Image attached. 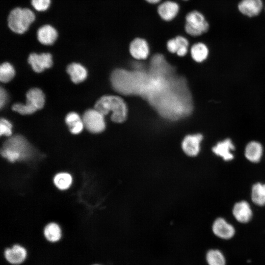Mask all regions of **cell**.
I'll return each instance as SVG.
<instances>
[{
  "label": "cell",
  "instance_id": "24",
  "mask_svg": "<svg viewBox=\"0 0 265 265\" xmlns=\"http://www.w3.org/2000/svg\"><path fill=\"white\" fill-rule=\"evenodd\" d=\"M15 70L8 62L1 64L0 67V80L2 82H7L15 76Z\"/></svg>",
  "mask_w": 265,
  "mask_h": 265
},
{
  "label": "cell",
  "instance_id": "3",
  "mask_svg": "<svg viewBox=\"0 0 265 265\" xmlns=\"http://www.w3.org/2000/svg\"><path fill=\"white\" fill-rule=\"evenodd\" d=\"M29 150L30 146L26 139L21 135H16L5 141L1 154L9 161L14 162L26 157Z\"/></svg>",
  "mask_w": 265,
  "mask_h": 265
},
{
  "label": "cell",
  "instance_id": "35",
  "mask_svg": "<svg viewBox=\"0 0 265 265\" xmlns=\"http://www.w3.org/2000/svg\"></svg>",
  "mask_w": 265,
  "mask_h": 265
},
{
  "label": "cell",
  "instance_id": "15",
  "mask_svg": "<svg viewBox=\"0 0 265 265\" xmlns=\"http://www.w3.org/2000/svg\"><path fill=\"white\" fill-rule=\"evenodd\" d=\"M235 146L229 138L218 142L212 148V152L217 156H220L225 161H229L234 159V155L231 151L234 150Z\"/></svg>",
  "mask_w": 265,
  "mask_h": 265
},
{
  "label": "cell",
  "instance_id": "32",
  "mask_svg": "<svg viewBox=\"0 0 265 265\" xmlns=\"http://www.w3.org/2000/svg\"><path fill=\"white\" fill-rule=\"evenodd\" d=\"M148 3H151V4H156L159 2L160 0H145Z\"/></svg>",
  "mask_w": 265,
  "mask_h": 265
},
{
  "label": "cell",
  "instance_id": "33",
  "mask_svg": "<svg viewBox=\"0 0 265 265\" xmlns=\"http://www.w3.org/2000/svg\"><path fill=\"white\" fill-rule=\"evenodd\" d=\"M264 9H265V5H264Z\"/></svg>",
  "mask_w": 265,
  "mask_h": 265
},
{
  "label": "cell",
  "instance_id": "4",
  "mask_svg": "<svg viewBox=\"0 0 265 265\" xmlns=\"http://www.w3.org/2000/svg\"><path fill=\"white\" fill-rule=\"evenodd\" d=\"M25 104L16 103L12 106L13 110L22 115L31 114L41 109L45 104V96L41 90L37 88L29 89L26 94Z\"/></svg>",
  "mask_w": 265,
  "mask_h": 265
},
{
  "label": "cell",
  "instance_id": "25",
  "mask_svg": "<svg viewBox=\"0 0 265 265\" xmlns=\"http://www.w3.org/2000/svg\"><path fill=\"white\" fill-rule=\"evenodd\" d=\"M51 0H30L32 7L38 12L47 11L51 6Z\"/></svg>",
  "mask_w": 265,
  "mask_h": 265
},
{
  "label": "cell",
  "instance_id": "18",
  "mask_svg": "<svg viewBox=\"0 0 265 265\" xmlns=\"http://www.w3.org/2000/svg\"><path fill=\"white\" fill-rule=\"evenodd\" d=\"M66 71L70 76L72 81L75 83L83 81L87 77L86 69L79 63H73L69 64Z\"/></svg>",
  "mask_w": 265,
  "mask_h": 265
},
{
  "label": "cell",
  "instance_id": "9",
  "mask_svg": "<svg viewBox=\"0 0 265 265\" xmlns=\"http://www.w3.org/2000/svg\"><path fill=\"white\" fill-rule=\"evenodd\" d=\"M264 8L262 0H241L238 4L239 12L250 18L259 15Z\"/></svg>",
  "mask_w": 265,
  "mask_h": 265
},
{
  "label": "cell",
  "instance_id": "26",
  "mask_svg": "<svg viewBox=\"0 0 265 265\" xmlns=\"http://www.w3.org/2000/svg\"><path fill=\"white\" fill-rule=\"evenodd\" d=\"M175 38L178 44V50L176 53L179 56H183L187 52L188 41L186 38L182 36H178Z\"/></svg>",
  "mask_w": 265,
  "mask_h": 265
},
{
  "label": "cell",
  "instance_id": "11",
  "mask_svg": "<svg viewBox=\"0 0 265 265\" xmlns=\"http://www.w3.org/2000/svg\"><path fill=\"white\" fill-rule=\"evenodd\" d=\"M38 41L44 45H51L56 40L58 33L56 29L50 24H45L39 27L36 31Z\"/></svg>",
  "mask_w": 265,
  "mask_h": 265
},
{
  "label": "cell",
  "instance_id": "20",
  "mask_svg": "<svg viewBox=\"0 0 265 265\" xmlns=\"http://www.w3.org/2000/svg\"><path fill=\"white\" fill-rule=\"evenodd\" d=\"M190 53L193 60L197 62H201L208 57L209 49L204 43L198 42L192 46Z\"/></svg>",
  "mask_w": 265,
  "mask_h": 265
},
{
  "label": "cell",
  "instance_id": "27",
  "mask_svg": "<svg viewBox=\"0 0 265 265\" xmlns=\"http://www.w3.org/2000/svg\"><path fill=\"white\" fill-rule=\"evenodd\" d=\"M12 125L11 123L4 118L0 120V134L9 136L12 134Z\"/></svg>",
  "mask_w": 265,
  "mask_h": 265
},
{
  "label": "cell",
  "instance_id": "6",
  "mask_svg": "<svg viewBox=\"0 0 265 265\" xmlns=\"http://www.w3.org/2000/svg\"><path fill=\"white\" fill-rule=\"evenodd\" d=\"M104 116L95 108L86 110L82 117L84 126L92 133H96L103 132L106 127Z\"/></svg>",
  "mask_w": 265,
  "mask_h": 265
},
{
  "label": "cell",
  "instance_id": "21",
  "mask_svg": "<svg viewBox=\"0 0 265 265\" xmlns=\"http://www.w3.org/2000/svg\"><path fill=\"white\" fill-rule=\"evenodd\" d=\"M251 198L256 205H265V184L258 183L252 186Z\"/></svg>",
  "mask_w": 265,
  "mask_h": 265
},
{
  "label": "cell",
  "instance_id": "13",
  "mask_svg": "<svg viewBox=\"0 0 265 265\" xmlns=\"http://www.w3.org/2000/svg\"><path fill=\"white\" fill-rule=\"evenodd\" d=\"M178 4L171 0H167L160 3L158 7V13L160 17L165 21L172 20L179 11Z\"/></svg>",
  "mask_w": 265,
  "mask_h": 265
},
{
  "label": "cell",
  "instance_id": "19",
  "mask_svg": "<svg viewBox=\"0 0 265 265\" xmlns=\"http://www.w3.org/2000/svg\"><path fill=\"white\" fill-rule=\"evenodd\" d=\"M205 260L208 265H227L226 258L219 249H209L206 253Z\"/></svg>",
  "mask_w": 265,
  "mask_h": 265
},
{
  "label": "cell",
  "instance_id": "17",
  "mask_svg": "<svg viewBox=\"0 0 265 265\" xmlns=\"http://www.w3.org/2000/svg\"><path fill=\"white\" fill-rule=\"evenodd\" d=\"M263 152L262 144L257 141H252L246 146L244 155L246 158L251 162L257 163L260 161Z\"/></svg>",
  "mask_w": 265,
  "mask_h": 265
},
{
  "label": "cell",
  "instance_id": "16",
  "mask_svg": "<svg viewBox=\"0 0 265 265\" xmlns=\"http://www.w3.org/2000/svg\"><path fill=\"white\" fill-rule=\"evenodd\" d=\"M4 256L10 263L18 265L25 260L26 256V251L23 247L15 244L11 248H7L5 250Z\"/></svg>",
  "mask_w": 265,
  "mask_h": 265
},
{
  "label": "cell",
  "instance_id": "5",
  "mask_svg": "<svg viewBox=\"0 0 265 265\" xmlns=\"http://www.w3.org/2000/svg\"><path fill=\"white\" fill-rule=\"evenodd\" d=\"M209 28V24L201 12L193 10L186 15L185 29L188 34L198 36L207 32Z\"/></svg>",
  "mask_w": 265,
  "mask_h": 265
},
{
  "label": "cell",
  "instance_id": "8",
  "mask_svg": "<svg viewBox=\"0 0 265 265\" xmlns=\"http://www.w3.org/2000/svg\"><path fill=\"white\" fill-rule=\"evenodd\" d=\"M212 231L214 235L219 238L228 240L231 239L235 234V229L230 224L222 218L215 220L212 226Z\"/></svg>",
  "mask_w": 265,
  "mask_h": 265
},
{
  "label": "cell",
  "instance_id": "29",
  "mask_svg": "<svg viewBox=\"0 0 265 265\" xmlns=\"http://www.w3.org/2000/svg\"><path fill=\"white\" fill-rule=\"evenodd\" d=\"M167 48L171 53H176L178 50V44L176 38L169 40L167 43Z\"/></svg>",
  "mask_w": 265,
  "mask_h": 265
},
{
  "label": "cell",
  "instance_id": "2",
  "mask_svg": "<svg viewBox=\"0 0 265 265\" xmlns=\"http://www.w3.org/2000/svg\"><path fill=\"white\" fill-rule=\"evenodd\" d=\"M35 19L36 15L30 8L17 6L8 13L7 25L13 33L23 34L28 30Z\"/></svg>",
  "mask_w": 265,
  "mask_h": 265
},
{
  "label": "cell",
  "instance_id": "7",
  "mask_svg": "<svg viewBox=\"0 0 265 265\" xmlns=\"http://www.w3.org/2000/svg\"><path fill=\"white\" fill-rule=\"evenodd\" d=\"M28 62L32 69L36 73L43 72L45 69L50 68L53 65L52 56L50 53L37 54L31 53L28 57Z\"/></svg>",
  "mask_w": 265,
  "mask_h": 265
},
{
  "label": "cell",
  "instance_id": "1",
  "mask_svg": "<svg viewBox=\"0 0 265 265\" xmlns=\"http://www.w3.org/2000/svg\"><path fill=\"white\" fill-rule=\"evenodd\" d=\"M95 108L103 115L112 112L111 119L116 123L125 121L127 116V107L124 100L120 97L106 95L100 98L95 104Z\"/></svg>",
  "mask_w": 265,
  "mask_h": 265
},
{
  "label": "cell",
  "instance_id": "23",
  "mask_svg": "<svg viewBox=\"0 0 265 265\" xmlns=\"http://www.w3.org/2000/svg\"><path fill=\"white\" fill-rule=\"evenodd\" d=\"M53 182L58 189L65 190L71 186L72 183V177L68 173H59L54 176Z\"/></svg>",
  "mask_w": 265,
  "mask_h": 265
},
{
  "label": "cell",
  "instance_id": "30",
  "mask_svg": "<svg viewBox=\"0 0 265 265\" xmlns=\"http://www.w3.org/2000/svg\"><path fill=\"white\" fill-rule=\"evenodd\" d=\"M84 127L82 120H80L73 127L69 129L71 132L73 134H78L81 132Z\"/></svg>",
  "mask_w": 265,
  "mask_h": 265
},
{
  "label": "cell",
  "instance_id": "28",
  "mask_svg": "<svg viewBox=\"0 0 265 265\" xmlns=\"http://www.w3.org/2000/svg\"><path fill=\"white\" fill-rule=\"evenodd\" d=\"M80 120H81V119L79 115L74 112H70L65 117V122L69 129L73 127Z\"/></svg>",
  "mask_w": 265,
  "mask_h": 265
},
{
  "label": "cell",
  "instance_id": "12",
  "mask_svg": "<svg viewBox=\"0 0 265 265\" xmlns=\"http://www.w3.org/2000/svg\"><path fill=\"white\" fill-rule=\"evenodd\" d=\"M129 49L132 57L137 59L146 58L149 53L148 43L141 38L134 39L130 43Z\"/></svg>",
  "mask_w": 265,
  "mask_h": 265
},
{
  "label": "cell",
  "instance_id": "14",
  "mask_svg": "<svg viewBox=\"0 0 265 265\" xmlns=\"http://www.w3.org/2000/svg\"><path fill=\"white\" fill-rule=\"evenodd\" d=\"M233 214L239 222L246 223L251 219L252 212L249 203L246 201H241L235 204Z\"/></svg>",
  "mask_w": 265,
  "mask_h": 265
},
{
  "label": "cell",
  "instance_id": "22",
  "mask_svg": "<svg viewBox=\"0 0 265 265\" xmlns=\"http://www.w3.org/2000/svg\"><path fill=\"white\" fill-rule=\"evenodd\" d=\"M44 234L46 239L49 241L56 242L59 240L61 238V229L57 224L51 223L45 227Z\"/></svg>",
  "mask_w": 265,
  "mask_h": 265
},
{
  "label": "cell",
  "instance_id": "10",
  "mask_svg": "<svg viewBox=\"0 0 265 265\" xmlns=\"http://www.w3.org/2000/svg\"><path fill=\"white\" fill-rule=\"evenodd\" d=\"M203 138V135L200 133L186 135L182 143L185 153L190 157L197 156L200 152V143Z\"/></svg>",
  "mask_w": 265,
  "mask_h": 265
},
{
  "label": "cell",
  "instance_id": "31",
  "mask_svg": "<svg viewBox=\"0 0 265 265\" xmlns=\"http://www.w3.org/2000/svg\"><path fill=\"white\" fill-rule=\"evenodd\" d=\"M7 95L5 89L2 87L0 89V107L2 108L5 105L7 100Z\"/></svg>",
  "mask_w": 265,
  "mask_h": 265
},
{
  "label": "cell",
  "instance_id": "34",
  "mask_svg": "<svg viewBox=\"0 0 265 265\" xmlns=\"http://www.w3.org/2000/svg\"></svg>",
  "mask_w": 265,
  "mask_h": 265
}]
</instances>
